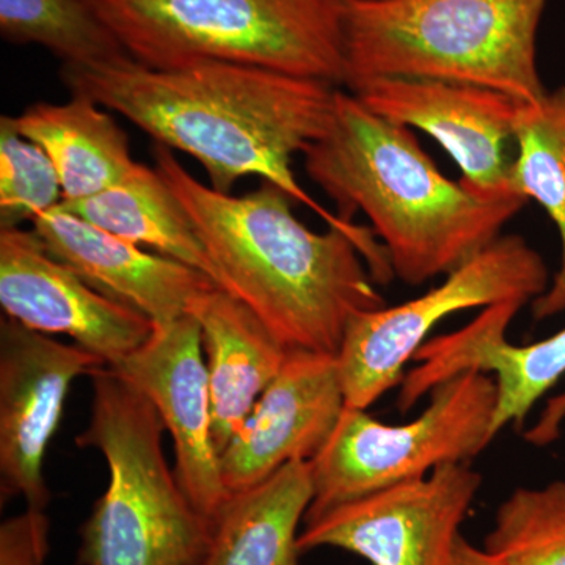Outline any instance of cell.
I'll list each match as a JSON object with an SVG mask.
<instances>
[{"mask_svg": "<svg viewBox=\"0 0 565 565\" xmlns=\"http://www.w3.org/2000/svg\"><path fill=\"white\" fill-rule=\"evenodd\" d=\"M71 95L117 111L158 145L203 167L211 188L232 193L243 178H262L310 207L359 247L371 270L386 266L374 232L311 199L296 180L292 158L329 128L338 87L255 66L204 62L156 70L129 55L90 66L62 65Z\"/></svg>", "mask_w": 565, "mask_h": 565, "instance_id": "6da1fadb", "label": "cell"}, {"mask_svg": "<svg viewBox=\"0 0 565 565\" xmlns=\"http://www.w3.org/2000/svg\"><path fill=\"white\" fill-rule=\"evenodd\" d=\"M162 174L195 226L215 282L247 305L288 351L338 355L355 316L386 307L348 234L307 228L270 182L247 195L203 184L158 145Z\"/></svg>", "mask_w": 565, "mask_h": 565, "instance_id": "7a4b0ae2", "label": "cell"}, {"mask_svg": "<svg viewBox=\"0 0 565 565\" xmlns=\"http://www.w3.org/2000/svg\"><path fill=\"white\" fill-rule=\"evenodd\" d=\"M303 169L352 221L370 218L390 267L407 285H423L470 262L501 236L530 200H486L451 181L411 128L379 117L338 88L332 121L308 145Z\"/></svg>", "mask_w": 565, "mask_h": 565, "instance_id": "3957f363", "label": "cell"}, {"mask_svg": "<svg viewBox=\"0 0 565 565\" xmlns=\"http://www.w3.org/2000/svg\"><path fill=\"white\" fill-rule=\"evenodd\" d=\"M550 0H349L343 87L374 77L546 95L537 36Z\"/></svg>", "mask_w": 565, "mask_h": 565, "instance_id": "277c9868", "label": "cell"}, {"mask_svg": "<svg viewBox=\"0 0 565 565\" xmlns=\"http://www.w3.org/2000/svg\"><path fill=\"white\" fill-rule=\"evenodd\" d=\"M88 377L90 423L76 445L102 452L109 486L81 526L77 563L200 565L212 522L196 511L167 463L161 415L107 364Z\"/></svg>", "mask_w": 565, "mask_h": 565, "instance_id": "5b68a950", "label": "cell"}, {"mask_svg": "<svg viewBox=\"0 0 565 565\" xmlns=\"http://www.w3.org/2000/svg\"><path fill=\"white\" fill-rule=\"evenodd\" d=\"M126 52L156 70L255 66L343 87L349 0H88Z\"/></svg>", "mask_w": 565, "mask_h": 565, "instance_id": "8992f818", "label": "cell"}, {"mask_svg": "<svg viewBox=\"0 0 565 565\" xmlns=\"http://www.w3.org/2000/svg\"><path fill=\"white\" fill-rule=\"evenodd\" d=\"M414 422L385 424L345 407L313 460L315 494L303 522L349 501L414 481L448 463H467L492 444L498 390L479 371L448 379L429 393Z\"/></svg>", "mask_w": 565, "mask_h": 565, "instance_id": "52a82bcc", "label": "cell"}, {"mask_svg": "<svg viewBox=\"0 0 565 565\" xmlns=\"http://www.w3.org/2000/svg\"><path fill=\"white\" fill-rule=\"evenodd\" d=\"M552 278L541 253L525 237L508 234L422 297L355 316L337 355L345 407L366 411L401 385L405 366L448 316L508 300L533 303Z\"/></svg>", "mask_w": 565, "mask_h": 565, "instance_id": "ba28073f", "label": "cell"}, {"mask_svg": "<svg viewBox=\"0 0 565 565\" xmlns=\"http://www.w3.org/2000/svg\"><path fill=\"white\" fill-rule=\"evenodd\" d=\"M482 476L448 463L303 522L299 550H345L371 565H452Z\"/></svg>", "mask_w": 565, "mask_h": 565, "instance_id": "9c48e42d", "label": "cell"}, {"mask_svg": "<svg viewBox=\"0 0 565 565\" xmlns=\"http://www.w3.org/2000/svg\"><path fill=\"white\" fill-rule=\"evenodd\" d=\"M79 344H66L3 315L0 321V493L44 511L51 492L44 457L61 424L71 384L104 366Z\"/></svg>", "mask_w": 565, "mask_h": 565, "instance_id": "30bf717a", "label": "cell"}, {"mask_svg": "<svg viewBox=\"0 0 565 565\" xmlns=\"http://www.w3.org/2000/svg\"><path fill=\"white\" fill-rule=\"evenodd\" d=\"M385 120L437 140L459 169L460 182L486 200L515 195L505 156L520 102L478 85L414 77H374L348 88Z\"/></svg>", "mask_w": 565, "mask_h": 565, "instance_id": "8fae6325", "label": "cell"}, {"mask_svg": "<svg viewBox=\"0 0 565 565\" xmlns=\"http://www.w3.org/2000/svg\"><path fill=\"white\" fill-rule=\"evenodd\" d=\"M0 305L3 315L46 334H68L115 366L154 332V322L111 299L57 258L35 232L0 228Z\"/></svg>", "mask_w": 565, "mask_h": 565, "instance_id": "7c38bea8", "label": "cell"}, {"mask_svg": "<svg viewBox=\"0 0 565 565\" xmlns=\"http://www.w3.org/2000/svg\"><path fill=\"white\" fill-rule=\"evenodd\" d=\"M110 367L154 405L173 438L174 473L182 490L200 514L214 519L232 493L223 484L212 435L210 374L199 321L189 313L154 323L150 340Z\"/></svg>", "mask_w": 565, "mask_h": 565, "instance_id": "4fadbf2b", "label": "cell"}, {"mask_svg": "<svg viewBox=\"0 0 565 565\" xmlns=\"http://www.w3.org/2000/svg\"><path fill=\"white\" fill-rule=\"evenodd\" d=\"M525 305L522 300L492 305L462 329L426 341L415 353L418 364L401 382L397 408L405 414L448 379L479 371L492 375L497 384L493 434L508 424L525 422L535 403L565 374V327L533 344L515 345L505 340L508 327Z\"/></svg>", "mask_w": 565, "mask_h": 565, "instance_id": "5bb4252c", "label": "cell"}, {"mask_svg": "<svg viewBox=\"0 0 565 565\" xmlns=\"http://www.w3.org/2000/svg\"><path fill=\"white\" fill-rule=\"evenodd\" d=\"M345 408L334 355L289 351L280 373L223 449V484L230 493L266 481L285 465L310 462L329 440Z\"/></svg>", "mask_w": 565, "mask_h": 565, "instance_id": "9a60e30c", "label": "cell"}, {"mask_svg": "<svg viewBox=\"0 0 565 565\" xmlns=\"http://www.w3.org/2000/svg\"><path fill=\"white\" fill-rule=\"evenodd\" d=\"M32 223L54 258L93 288L148 316L156 326L189 315L203 292L218 288L188 264L141 250L140 245L104 232L62 206Z\"/></svg>", "mask_w": 565, "mask_h": 565, "instance_id": "2e32d148", "label": "cell"}, {"mask_svg": "<svg viewBox=\"0 0 565 565\" xmlns=\"http://www.w3.org/2000/svg\"><path fill=\"white\" fill-rule=\"evenodd\" d=\"M189 313L202 327L212 435L222 455L280 373L289 351L247 305L221 288L203 292Z\"/></svg>", "mask_w": 565, "mask_h": 565, "instance_id": "e0dca14e", "label": "cell"}, {"mask_svg": "<svg viewBox=\"0 0 565 565\" xmlns=\"http://www.w3.org/2000/svg\"><path fill=\"white\" fill-rule=\"evenodd\" d=\"M313 494V471L305 460L230 494L211 520V542L200 565H303L299 525Z\"/></svg>", "mask_w": 565, "mask_h": 565, "instance_id": "ac0fdd59", "label": "cell"}, {"mask_svg": "<svg viewBox=\"0 0 565 565\" xmlns=\"http://www.w3.org/2000/svg\"><path fill=\"white\" fill-rule=\"evenodd\" d=\"M13 118L18 132L50 156L61 178L62 203L107 191L136 167L128 134L109 110L85 96L33 104Z\"/></svg>", "mask_w": 565, "mask_h": 565, "instance_id": "d6986e66", "label": "cell"}, {"mask_svg": "<svg viewBox=\"0 0 565 565\" xmlns=\"http://www.w3.org/2000/svg\"><path fill=\"white\" fill-rule=\"evenodd\" d=\"M61 206L104 232L188 264L215 282L214 266L191 217L151 167L137 162L114 188Z\"/></svg>", "mask_w": 565, "mask_h": 565, "instance_id": "ffe728a7", "label": "cell"}, {"mask_svg": "<svg viewBox=\"0 0 565 565\" xmlns=\"http://www.w3.org/2000/svg\"><path fill=\"white\" fill-rule=\"evenodd\" d=\"M514 143L511 191L541 204L561 241L559 269L533 302L534 318L542 321L565 311V85L541 102L520 104Z\"/></svg>", "mask_w": 565, "mask_h": 565, "instance_id": "44dd1931", "label": "cell"}, {"mask_svg": "<svg viewBox=\"0 0 565 565\" xmlns=\"http://www.w3.org/2000/svg\"><path fill=\"white\" fill-rule=\"evenodd\" d=\"M0 33L9 43L44 47L63 65L129 55L88 0H0Z\"/></svg>", "mask_w": 565, "mask_h": 565, "instance_id": "7402d4cb", "label": "cell"}, {"mask_svg": "<svg viewBox=\"0 0 565 565\" xmlns=\"http://www.w3.org/2000/svg\"><path fill=\"white\" fill-rule=\"evenodd\" d=\"M482 548L500 565H565V481L509 494Z\"/></svg>", "mask_w": 565, "mask_h": 565, "instance_id": "603a6c76", "label": "cell"}, {"mask_svg": "<svg viewBox=\"0 0 565 565\" xmlns=\"http://www.w3.org/2000/svg\"><path fill=\"white\" fill-rule=\"evenodd\" d=\"M62 182L50 156L22 137L14 118H0V228H20L61 206Z\"/></svg>", "mask_w": 565, "mask_h": 565, "instance_id": "cb8c5ba5", "label": "cell"}, {"mask_svg": "<svg viewBox=\"0 0 565 565\" xmlns=\"http://www.w3.org/2000/svg\"><path fill=\"white\" fill-rule=\"evenodd\" d=\"M51 523L46 512L25 509L0 526V565H44L50 553Z\"/></svg>", "mask_w": 565, "mask_h": 565, "instance_id": "d4e9b609", "label": "cell"}, {"mask_svg": "<svg viewBox=\"0 0 565 565\" xmlns=\"http://www.w3.org/2000/svg\"><path fill=\"white\" fill-rule=\"evenodd\" d=\"M565 418V393L550 401L544 414L533 429L527 430L525 437L531 444L544 446L559 437V426Z\"/></svg>", "mask_w": 565, "mask_h": 565, "instance_id": "484cf974", "label": "cell"}, {"mask_svg": "<svg viewBox=\"0 0 565 565\" xmlns=\"http://www.w3.org/2000/svg\"><path fill=\"white\" fill-rule=\"evenodd\" d=\"M452 565H500L484 548H479L460 535L456 546L455 563Z\"/></svg>", "mask_w": 565, "mask_h": 565, "instance_id": "4316f807", "label": "cell"}]
</instances>
